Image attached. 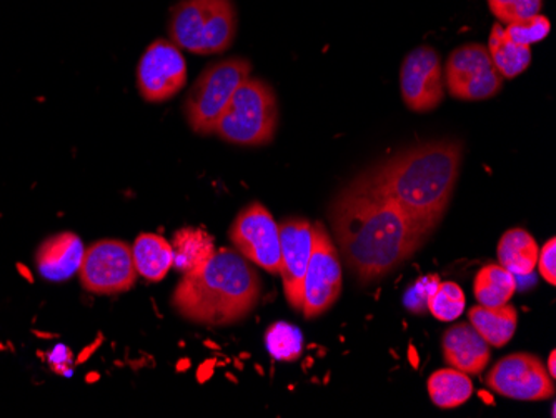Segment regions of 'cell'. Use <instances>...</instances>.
Listing matches in <instances>:
<instances>
[{"label": "cell", "instance_id": "cell-19", "mask_svg": "<svg viewBox=\"0 0 556 418\" xmlns=\"http://www.w3.org/2000/svg\"><path fill=\"white\" fill-rule=\"evenodd\" d=\"M539 252V243L525 229L508 230L498 242L500 265L515 277H528L535 273Z\"/></svg>", "mask_w": 556, "mask_h": 418}, {"label": "cell", "instance_id": "cell-22", "mask_svg": "<svg viewBox=\"0 0 556 418\" xmlns=\"http://www.w3.org/2000/svg\"><path fill=\"white\" fill-rule=\"evenodd\" d=\"M427 390L437 407L457 408L470 401L473 383L468 373L460 372L457 368H443L430 376Z\"/></svg>", "mask_w": 556, "mask_h": 418}, {"label": "cell", "instance_id": "cell-3", "mask_svg": "<svg viewBox=\"0 0 556 418\" xmlns=\"http://www.w3.org/2000/svg\"><path fill=\"white\" fill-rule=\"evenodd\" d=\"M262 282L252 262L237 251L215 252L211 261L186 274L172 293L180 317L200 326H232L257 307Z\"/></svg>", "mask_w": 556, "mask_h": 418}, {"label": "cell", "instance_id": "cell-16", "mask_svg": "<svg viewBox=\"0 0 556 418\" xmlns=\"http://www.w3.org/2000/svg\"><path fill=\"white\" fill-rule=\"evenodd\" d=\"M84 254L86 248L79 237L71 232L59 233L47 239L37 251V270L50 282H64L79 273Z\"/></svg>", "mask_w": 556, "mask_h": 418}, {"label": "cell", "instance_id": "cell-18", "mask_svg": "<svg viewBox=\"0 0 556 418\" xmlns=\"http://www.w3.org/2000/svg\"><path fill=\"white\" fill-rule=\"evenodd\" d=\"M486 49L503 79H515L532 64V49L514 42L500 22L493 24Z\"/></svg>", "mask_w": 556, "mask_h": 418}, {"label": "cell", "instance_id": "cell-29", "mask_svg": "<svg viewBox=\"0 0 556 418\" xmlns=\"http://www.w3.org/2000/svg\"><path fill=\"white\" fill-rule=\"evenodd\" d=\"M555 258H556V240L549 239L548 242H545L542 251L539 252V265L540 274H542L543 279L549 283V286H555L556 283V268H555Z\"/></svg>", "mask_w": 556, "mask_h": 418}, {"label": "cell", "instance_id": "cell-25", "mask_svg": "<svg viewBox=\"0 0 556 418\" xmlns=\"http://www.w3.org/2000/svg\"><path fill=\"white\" fill-rule=\"evenodd\" d=\"M265 343L271 357L277 360H296L302 354V333L290 324L277 322L270 326L265 333Z\"/></svg>", "mask_w": 556, "mask_h": 418}, {"label": "cell", "instance_id": "cell-15", "mask_svg": "<svg viewBox=\"0 0 556 418\" xmlns=\"http://www.w3.org/2000/svg\"><path fill=\"white\" fill-rule=\"evenodd\" d=\"M442 351L450 367L468 376H480L492 358L489 343L470 322L450 327L442 339Z\"/></svg>", "mask_w": 556, "mask_h": 418}, {"label": "cell", "instance_id": "cell-12", "mask_svg": "<svg viewBox=\"0 0 556 418\" xmlns=\"http://www.w3.org/2000/svg\"><path fill=\"white\" fill-rule=\"evenodd\" d=\"M187 84V62L170 40L150 43L137 67V87L147 102L168 101Z\"/></svg>", "mask_w": 556, "mask_h": 418}, {"label": "cell", "instance_id": "cell-28", "mask_svg": "<svg viewBox=\"0 0 556 418\" xmlns=\"http://www.w3.org/2000/svg\"><path fill=\"white\" fill-rule=\"evenodd\" d=\"M439 283V277L427 276L418 280L414 287H410L407 295H405V305H407L408 311L415 312V314H424L425 311H428V299H430Z\"/></svg>", "mask_w": 556, "mask_h": 418}, {"label": "cell", "instance_id": "cell-1", "mask_svg": "<svg viewBox=\"0 0 556 418\" xmlns=\"http://www.w3.org/2000/svg\"><path fill=\"white\" fill-rule=\"evenodd\" d=\"M330 220L339 254L362 283L393 273L420 251L430 236L378 193L364 176L336 197Z\"/></svg>", "mask_w": 556, "mask_h": 418}, {"label": "cell", "instance_id": "cell-9", "mask_svg": "<svg viewBox=\"0 0 556 418\" xmlns=\"http://www.w3.org/2000/svg\"><path fill=\"white\" fill-rule=\"evenodd\" d=\"M445 86L455 99L460 101H486L502 90L500 76L489 49L482 43H467L458 47L446 61Z\"/></svg>", "mask_w": 556, "mask_h": 418}, {"label": "cell", "instance_id": "cell-27", "mask_svg": "<svg viewBox=\"0 0 556 418\" xmlns=\"http://www.w3.org/2000/svg\"><path fill=\"white\" fill-rule=\"evenodd\" d=\"M490 12L502 26L533 17L542 11L543 0H486Z\"/></svg>", "mask_w": 556, "mask_h": 418}, {"label": "cell", "instance_id": "cell-5", "mask_svg": "<svg viewBox=\"0 0 556 418\" xmlns=\"http://www.w3.org/2000/svg\"><path fill=\"white\" fill-rule=\"evenodd\" d=\"M278 126L274 89L262 79H249L236 90L215 127L214 136L240 147L267 145Z\"/></svg>", "mask_w": 556, "mask_h": 418}, {"label": "cell", "instance_id": "cell-6", "mask_svg": "<svg viewBox=\"0 0 556 418\" xmlns=\"http://www.w3.org/2000/svg\"><path fill=\"white\" fill-rule=\"evenodd\" d=\"M252 72L247 59L232 58L208 65L187 93L184 114L187 124L199 136L215 134L218 121L232 101L236 90Z\"/></svg>", "mask_w": 556, "mask_h": 418}, {"label": "cell", "instance_id": "cell-21", "mask_svg": "<svg viewBox=\"0 0 556 418\" xmlns=\"http://www.w3.org/2000/svg\"><path fill=\"white\" fill-rule=\"evenodd\" d=\"M174 258L172 267L184 276L207 264L215 254L214 239L202 229H180L175 232L174 243H170Z\"/></svg>", "mask_w": 556, "mask_h": 418}, {"label": "cell", "instance_id": "cell-20", "mask_svg": "<svg viewBox=\"0 0 556 418\" xmlns=\"http://www.w3.org/2000/svg\"><path fill=\"white\" fill-rule=\"evenodd\" d=\"M134 264L137 274L149 282H161L172 268L170 242L155 233H140L134 242Z\"/></svg>", "mask_w": 556, "mask_h": 418}, {"label": "cell", "instance_id": "cell-26", "mask_svg": "<svg viewBox=\"0 0 556 418\" xmlns=\"http://www.w3.org/2000/svg\"><path fill=\"white\" fill-rule=\"evenodd\" d=\"M503 27H505V33L514 42L528 47L542 42L552 33V22L542 14H536L533 17L514 22V24Z\"/></svg>", "mask_w": 556, "mask_h": 418}, {"label": "cell", "instance_id": "cell-24", "mask_svg": "<svg viewBox=\"0 0 556 418\" xmlns=\"http://www.w3.org/2000/svg\"><path fill=\"white\" fill-rule=\"evenodd\" d=\"M465 293L455 282H440L428 299L427 308L440 322H455L465 312Z\"/></svg>", "mask_w": 556, "mask_h": 418}, {"label": "cell", "instance_id": "cell-11", "mask_svg": "<svg viewBox=\"0 0 556 418\" xmlns=\"http://www.w3.org/2000/svg\"><path fill=\"white\" fill-rule=\"evenodd\" d=\"M486 385L503 397L520 402L548 401L555 395L553 377L536 355L511 354L496 362Z\"/></svg>", "mask_w": 556, "mask_h": 418}, {"label": "cell", "instance_id": "cell-23", "mask_svg": "<svg viewBox=\"0 0 556 418\" xmlns=\"http://www.w3.org/2000/svg\"><path fill=\"white\" fill-rule=\"evenodd\" d=\"M515 290H517V279L502 265H485L475 277L473 293L478 305H485V307L507 305L514 297Z\"/></svg>", "mask_w": 556, "mask_h": 418}, {"label": "cell", "instance_id": "cell-2", "mask_svg": "<svg viewBox=\"0 0 556 418\" xmlns=\"http://www.w3.org/2000/svg\"><path fill=\"white\" fill-rule=\"evenodd\" d=\"M462 161L460 142L433 140L410 147L362 176L425 232L432 233L452 202Z\"/></svg>", "mask_w": 556, "mask_h": 418}, {"label": "cell", "instance_id": "cell-14", "mask_svg": "<svg viewBox=\"0 0 556 418\" xmlns=\"http://www.w3.org/2000/svg\"><path fill=\"white\" fill-rule=\"evenodd\" d=\"M278 229H280V254H282L280 276L283 280L286 297L293 311L302 312L303 279L311 261L314 224L308 223L307 218H287Z\"/></svg>", "mask_w": 556, "mask_h": 418}, {"label": "cell", "instance_id": "cell-10", "mask_svg": "<svg viewBox=\"0 0 556 418\" xmlns=\"http://www.w3.org/2000/svg\"><path fill=\"white\" fill-rule=\"evenodd\" d=\"M233 248L240 255L278 276L282 268L280 254V229L275 223L274 215L261 202L247 205L229 230Z\"/></svg>", "mask_w": 556, "mask_h": 418}, {"label": "cell", "instance_id": "cell-4", "mask_svg": "<svg viewBox=\"0 0 556 418\" xmlns=\"http://www.w3.org/2000/svg\"><path fill=\"white\" fill-rule=\"evenodd\" d=\"M237 27L232 0H182L168 18L172 42L195 55L222 54L230 49Z\"/></svg>", "mask_w": 556, "mask_h": 418}, {"label": "cell", "instance_id": "cell-8", "mask_svg": "<svg viewBox=\"0 0 556 418\" xmlns=\"http://www.w3.org/2000/svg\"><path fill=\"white\" fill-rule=\"evenodd\" d=\"M79 274L84 289L96 295L129 292L137 279L132 248L122 240H99L86 249Z\"/></svg>", "mask_w": 556, "mask_h": 418}, {"label": "cell", "instance_id": "cell-30", "mask_svg": "<svg viewBox=\"0 0 556 418\" xmlns=\"http://www.w3.org/2000/svg\"><path fill=\"white\" fill-rule=\"evenodd\" d=\"M555 357H556V352L552 351V354H549V357H548V373H549V376L553 377V379H555V373H556Z\"/></svg>", "mask_w": 556, "mask_h": 418}, {"label": "cell", "instance_id": "cell-17", "mask_svg": "<svg viewBox=\"0 0 556 418\" xmlns=\"http://www.w3.org/2000/svg\"><path fill=\"white\" fill-rule=\"evenodd\" d=\"M468 320L490 347L502 349L517 332L518 312L508 304L500 307L475 305L468 311Z\"/></svg>", "mask_w": 556, "mask_h": 418}, {"label": "cell", "instance_id": "cell-13", "mask_svg": "<svg viewBox=\"0 0 556 418\" xmlns=\"http://www.w3.org/2000/svg\"><path fill=\"white\" fill-rule=\"evenodd\" d=\"M400 92L412 112H432L445 99V77L439 52L432 47L414 49L400 68Z\"/></svg>", "mask_w": 556, "mask_h": 418}, {"label": "cell", "instance_id": "cell-7", "mask_svg": "<svg viewBox=\"0 0 556 418\" xmlns=\"http://www.w3.org/2000/svg\"><path fill=\"white\" fill-rule=\"evenodd\" d=\"M342 293L339 249L321 224H314L311 261L303 279L302 312L305 318L320 317L332 308Z\"/></svg>", "mask_w": 556, "mask_h": 418}]
</instances>
